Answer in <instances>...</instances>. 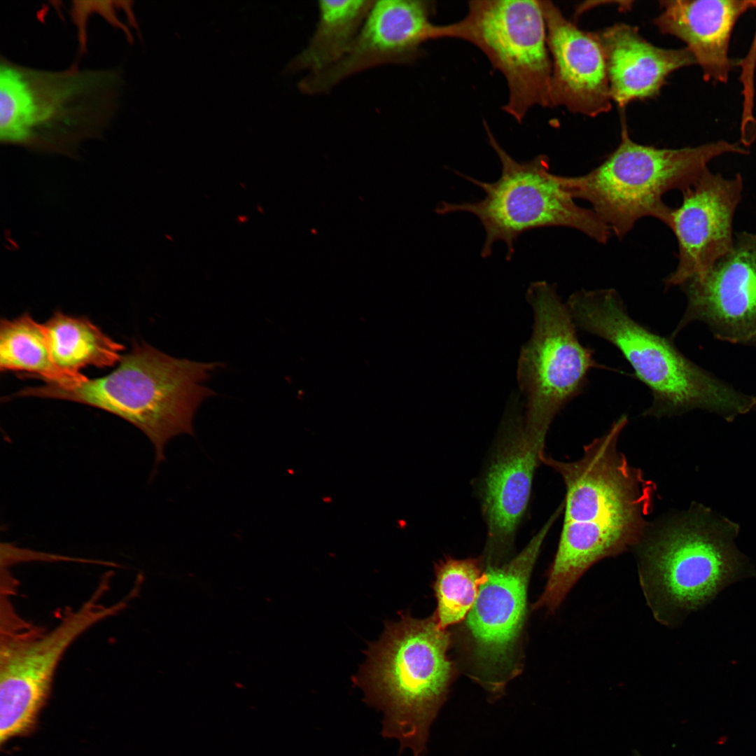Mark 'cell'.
<instances>
[{"instance_id": "cell-21", "label": "cell", "mask_w": 756, "mask_h": 756, "mask_svg": "<svg viewBox=\"0 0 756 756\" xmlns=\"http://www.w3.org/2000/svg\"><path fill=\"white\" fill-rule=\"evenodd\" d=\"M43 325L52 361L64 372L80 375L83 368L111 367L122 358L124 346L85 317L56 312Z\"/></svg>"}, {"instance_id": "cell-4", "label": "cell", "mask_w": 756, "mask_h": 756, "mask_svg": "<svg viewBox=\"0 0 756 756\" xmlns=\"http://www.w3.org/2000/svg\"><path fill=\"white\" fill-rule=\"evenodd\" d=\"M566 304L578 328L612 344L649 388L652 402L643 416L670 417L700 410L733 421L752 411L754 396L694 363L671 336L633 318L615 289H582L571 294Z\"/></svg>"}, {"instance_id": "cell-11", "label": "cell", "mask_w": 756, "mask_h": 756, "mask_svg": "<svg viewBox=\"0 0 756 756\" xmlns=\"http://www.w3.org/2000/svg\"><path fill=\"white\" fill-rule=\"evenodd\" d=\"M526 300L534 323L531 337L521 349L517 379L526 398L524 428L545 444L556 414L587 389L592 370L622 372L598 363L595 351L581 343L578 327L556 286L533 282Z\"/></svg>"}, {"instance_id": "cell-20", "label": "cell", "mask_w": 756, "mask_h": 756, "mask_svg": "<svg viewBox=\"0 0 756 756\" xmlns=\"http://www.w3.org/2000/svg\"><path fill=\"white\" fill-rule=\"evenodd\" d=\"M374 1H319L315 29L304 48L286 65V73L314 74L338 62L358 35Z\"/></svg>"}, {"instance_id": "cell-19", "label": "cell", "mask_w": 756, "mask_h": 756, "mask_svg": "<svg viewBox=\"0 0 756 756\" xmlns=\"http://www.w3.org/2000/svg\"><path fill=\"white\" fill-rule=\"evenodd\" d=\"M594 32L605 56L612 100L621 108L656 97L671 73L696 64L686 47H657L628 24L616 23Z\"/></svg>"}, {"instance_id": "cell-22", "label": "cell", "mask_w": 756, "mask_h": 756, "mask_svg": "<svg viewBox=\"0 0 756 756\" xmlns=\"http://www.w3.org/2000/svg\"><path fill=\"white\" fill-rule=\"evenodd\" d=\"M0 370L32 373L48 383L67 387L88 378L72 375L52 361L43 325L25 313L13 319L1 320Z\"/></svg>"}, {"instance_id": "cell-25", "label": "cell", "mask_w": 756, "mask_h": 756, "mask_svg": "<svg viewBox=\"0 0 756 756\" xmlns=\"http://www.w3.org/2000/svg\"><path fill=\"white\" fill-rule=\"evenodd\" d=\"M752 411L756 412V396H754V401Z\"/></svg>"}, {"instance_id": "cell-3", "label": "cell", "mask_w": 756, "mask_h": 756, "mask_svg": "<svg viewBox=\"0 0 756 756\" xmlns=\"http://www.w3.org/2000/svg\"><path fill=\"white\" fill-rule=\"evenodd\" d=\"M739 525L696 502L650 524L636 551L640 584L655 620L674 626L733 583L756 576L736 547Z\"/></svg>"}, {"instance_id": "cell-1", "label": "cell", "mask_w": 756, "mask_h": 756, "mask_svg": "<svg viewBox=\"0 0 756 756\" xmlns=\"http://www.w3.org/2000/svg\"><path fill=\"white\" fill-rule=\"evenodd\" d=\"M628 421L626 414L620 416L584 446L577 461L541 456V462L561 475L566 492L556 552L534 609L555 611L587 570L634 549L650 526L656 484L618 449Z\"/></svg>"}, {"instance_id": "cell-12", "label": "cell", "mask_w": 756, "mask_h": 756, "mask_svg": "<svg viewBox=\"0 0 756 756\" xmlns=\"http://www.w3.org/2000/svg\"><path fill=\"white\" fill-rule=\"evenodd\" d=\"M561 504L526 546L501 566H489L466 628L477 669V679L497 694L516 672L515 651L524 624L528 580Z\"/></svg>"}, {"instance_id": "cell-24", "label": "cell", "mask_w": 756, "mask_h": 756, "mask_svg": "<svg viewBox=\"0 0 756 756\" xmlns=\"http://www.w3.org/2000/svg\"><path fill=\"white\" fill-rule=\"evenodd\" d=\"M756 11V0H753ZM743 97L739 143L744 148L756 141V21L752 39L745 57L738 59Z\"/></svg>"}, {"instance_id": "cell-23", "label": "cell", "mask_w": 756, "mask_h": 756, "mask_svg": "<svg viewBox=\"0 0 756 756\" xmlns=\"http://www.w3.org/2000/svg\"><path fill=\"white\" fill-rule=\"evenodd\" d=\"M433 589L437 599L435 615L438 626L461 621L472 608L483 582L484 575L478 560L447 557L435 566Z\"/></svg>"}, {"instance_id": "cell-13", "label": "cell", "mask_w": 756, "mask_h": 756, "mask_svg": "<svg viewBox=\"0 0 756 756\" xmlns=\"http://www.w3.org/2000/svg\"><path fill=\"white\" fill-rule=\"evenodd\" d=\"M679 286L687 306L673 339L699 321L716 340L756 346V234L735 233L730 252Z\"/></svg>"}, {"instance_id": "cell-10", "label": "cell", "mask_w": 756, "mask_h": 756, "mask_svg": "<svg viewBox=\"0 0 756 756\" xmlns=\"http://www.w3.org/2000/svg\"><path fill=\"white\" fill-rule=\"evenodd\" d=\"M445 38L474 45L503 74L509 91L503 109L519 123L536 105L552 107V64L539 1H470L463 18L435 24L433 40Z\"/></svg>"}, {"instance_id": "cell-5", "label": "cell", "mask_w": 756, "mask_h": 756, "mask_svg": "<svg viewBox=\"0 0 756 756\" xmlns=\"http://www.w3.org/2000/svg\"><path fill=\"white\" fill-rule=\"evenodd\" d=\"M223 365L175 358L146 342H134L106 376L67 387L51 383L26 387L15 396L71 400L120 416L149 439L159 463L172 438L193 435L196 411L216 395L203 384Z\"/></svg>"}, {"instance_id": "cell-15", "label": "cell", "mask_w": 756, "mask_h": 756, "mask_svg": "<svg viewBox=\"0 0 756 756\" xmlns=\"http://www.w3.org/2000/svg\"><path fill=\"white\" fill-rule=\"evenodd\" d=\"M743 189L742 175L732 178L706 169L682 190V202L672 208L668 227L678 245L676 270L664 280L665 289L706 272L733 248V220Z\"/></svg>"}, {"instance_id": "cell-9", "label": "cell", "mask_w": 756, "mask_h": 756, "mask_svg": "<svg viewBox=\"0 0 756 756\" xmlns=\"http://www.w3.org/2000/svg\"><path fill=\"white\" fill-rule=\"evenodd\" d=\"M108 582L106 575L88 601L78 609L67 611L48 631L27 627L13 612L6 614L0 647L1 744L33 730L49 697L58 665L73 643L96 624L122 611L135 596L130 592L115 603L103 606L99 601Z\"/></svg>"}, {"instance_id": "cell-8", "label": "cell", "mask_w": 756, "mask_h": 756, "mask_svg": "<svg viewBox=\"0 0 756 756\" xmlns=\"http://www.w3.org/2000/svg\"><path fill=\"white\" fill-rule=\"evenodd\" d=\"M490 146L501 164V174L493 182H484L457 172L479 187L484 197L475 202H442L436 208L439 214L466 212L482 223L485 239L481 251L489 258L496 241L507 248L506 259L514 253V243L524 232L545 227H566L579 230L598 243L606 244L610 228L592 209L578 206L564 186L561 176L550 170V160L539 155L532 160L518 162L498 143L484 122Z\"/></svg>"}, {"instance_id": "cell-17", "label": "cell", "mask_w": 756, "mask_h": 756, "mask_svg": "<svg viewBox=\"0 0 756 756\" xmlns=\"http://www.w3.org/2000/svg\"><path fill=\"white\" fill-rule=\"evenodd\" d=\"M546 23L552 74V107L589 117L612 108L602 47L595 32L581 30L550 1H539Z\"/></svg>"}, {"instance_id": "cell-2", "label": "cell", "mask_w": 756, "mask_h": 756, "mask_svg": "<svg viewBox=\"0 0 756 756\" xmlns=\"http://www.w3.org/2000/svg\"><path fill=\"white\" fill-rule=\"evenodd\" d=\"M125 87L118 68L47 70L1 56L0 141L77 158L85 141L101 139L110 128Z\"/></svg>"}, {"instance_id": "cell-18", "label": "cell", "mask_w": 756, "mask_h": 756, "mask_svg": "<svg viewBox=\"0 0 756 756\" xmlns=\"http://www.w3.org/2000/svg\"><path fill=\"white\" fill-rule=\"evenodd\" d=\"M654 24L664 34L682 41L701 67L705 82L727 84L738 59L729 46L740 18L753 9V0H670L659 2Z\"/></svg>"}, {"instance_id": "cell-6", "label": "cell", "mask_w": 756, "mask_h": 756, "mask_svg": "<svg viewBox=\"0 0 756 756\" xmlns=\"http://www.w3.org/2000/svg\"><path fill=\"white\" fill-rule=\"evenodd\" d=\"M450 635L435 617L402 615L387 622L371 644L358 679L370 703L384 713L382 734L396 738L414 756H424L429 728L455 676L448 657Z\"/></svg>"}, {"instance_id": "cell-7", "label": "cell", "mask_w": 756, "mask_h": 756, "mask_svg": "<svg viewBox=\"0 0 756 756\" xmlns=\"http://www.w3.org/2000/svg\"><path fill=\"white\" fill-rule=\"evenodd\" d=\"M748 153L740 143L726 140L680 148L642 145L630 138L623 120L620 144L599 166L561 180L574 199L589 202L601 220L622 238L644 217L668 226L672 208L662 199L666 192L694 184L718 157Z\"/></svg>"}, {"instance_id": "cell-14", "label": "cell", "mask_w": 756, "mask_h": 756, "mask_svg": "<svg viewBox=\"0 0 756 756\" xmlns=\"http://www.w3.org/2000/svg\"><path fill=\"white\" fill-rule=\"evenodd\" d=\"M435 11L433 1H374L347 53L329 68L307 74L298 83V89L307 95L325 94L363 71L414 63L425 53L422 46L433 40Z\"/></svg>"}, {"instance_id": "cell-16", "label": "cell", "mask_w": 756, "mask_h": 756, "mask_svg": "<svg viewBox=\"0 0 756 756\" xmlns=\"http://www.w3.org/2000/svg\"><path fill=\"white\" fill-rule=\"evenodd\" d=\"M512 405L480 493L487 528L486 556L491 562L505 556L513 544L529 503L535 470L544 454L545 444L526 431L524 420L515 411L517 402Z\"/></svg>"}]
</instances>
